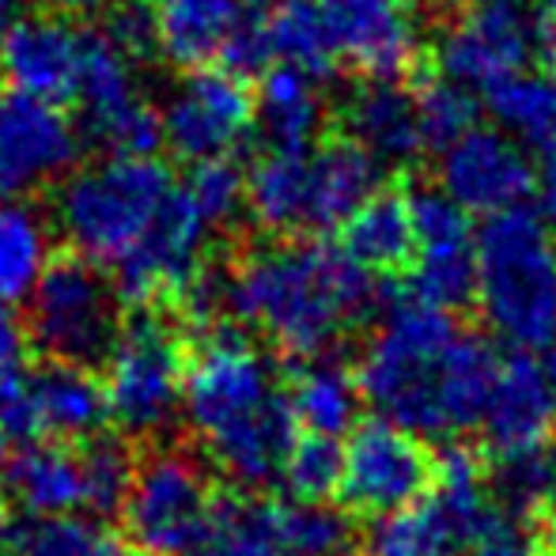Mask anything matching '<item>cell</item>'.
Wrapping results in <instances>:
<instances>
[{
  "label": "cell",
  "instance_id": "obj_34",
  "mask_svg": "<svg viewBox=\"0 0 556 556\" xmlns=\"http://www.w3.org/2000/svg\"><path fill=\"white\" fill-rule=\"evenodd\" d=\"M280 538L273 527V504L216 496L213 522L190 556H280Z\"/></svg>",
  "mask_w": 556,
  "mask_h": 556
},
{
  "label": "cell",
  "instance_id": "obj_40",
  "mask_svg": "<svg viewBox=\"0 0 556 556\" xmlns=\"http://www.w3.org/2000/svg\"><path fill=\"white\" fill-rule=\"evenodd\" d=\"M469 556H542L538 553V542L527 527H522V515L515 511H492V519L484 522L481 538H477L473 553Z\"/></svg>",
  "mask_w": 556,
  "mask_h": 556
},
{
  "label": "cell",
  "instance_id": "obj_28",
  "mask_svg": "<svg viewBox=\"0 0 556 556\" xmlns=\"http://www.w3.org/2000/svg\"><path fill=\"white\" fill-rule=\"evenodd\" d=\"M341 250L367 273H394L413 257V213L397 193L375 190L341 224Z\"/></svg>",
  "mask_w": 556,
  "mask_h": 556
},
{
  "label": "cell",
  "instance_id": "obj_7",
  "mask_svg": "<svg viewBox=\"0 0 556 556\" xmlns=\"http://www.w3.org/2000/svg\"><path fill=\"white\" fill-rule=\"evenodd\" d=\"M125 303L103 265L65 250L50 257L27 292V344L50 364L103 371L122 333Z\"/></svg>",
  "mask_w": 556,
  "mask_h": 556
},
{
  "label": "cell",
  "instance_id": "obj_35",
  "mask_svg": "<svg viewBox=\"0 0 556 556\" xmlns=\"http://www.w3.org/2000/svg\"><path fill=\"white\" fill-rule=\"evenodd\" d=\"M76 446H80L84 466V511L111 519L122 511L125 489H129L132 466H137V451L122 435L103 432V428L88 440H76Z\"/></svg>",
  "mask_w": 556,
  "mask_h": 556
},
{
  "label": "cell",
  "instance_id": "obj_5",
  "mask_svg": "<svg viewBox=\"0 0 556 556\" xmlns=\"http://www.w3.org/2000/svg\"><path fill=\"white\" fill-rule=\"evenodd\" d=\"M473 300L489 330L515 352L556 341V231L534 208L492 213L477 231Z\"/></svg>",
  "mask_w": 556,
  "mask_h": 556
},
{
  "label": "cell",
  "instance_id": "obj_36",
  "mask_svg": "<svg viewBox=\"0 0 556 556\" xmlns=\"http://www.w3.org/2000/svg\"><path fill=\"white\" fill-rule=\"evenodd\" d=\"M273 527H277L280 549L295 556H349L352 549L349 519L326 500L273 504Z\"/></svg>",
  "mask_w": 556,
  "mask_h": 556
},
{
  "label": "cell",
  "instance_id": "obj_10",
  "mask_svg": "<svg viewBox=\"0 0 556 556\" xmlns=\"http://www.w3.org/2000/svg\"><path fill=\"white\" fill-rule=\"evenodd\" d=\"M492 500L477 458L451 446L435 462L432 489L390 515H375L367 556H469L492 519Z\"/></svg>",
  "mask_w": 556,
  "mask_h": 556
},
{
  "label": "cell",
  "instance_id": "obj_25",
  "mask_svg": "<svg viewBox=\"0 0 556 556\" xmlns=\"http://www.w3.org/2000/svg\"><path fill=\"white\" fill-rule=\"evenodd\" d=\"M257 0H155L160 53L178 68L213 65Z\"/></svg>",
  "mask_w": 556,
  "mask_h": 556
},
{
  "label": "cell",
  "instance_id": "obj_50",
  "mask_svg": "<svg viewBox=\"0 0 556 556\" xmlns=\"http://www.w3.org/2000/svg\"><path fill=\"white\" fill-rule=\"evenodd\" d=\"M0 443H4V440H0Z\"/></svg>",
  "mask_w": 556,
  "mask_h": 556
},
{
  "label": "cell",
  "instance_id": "obj_46",
  "mask_svg": "<svg viewBox=\"0 0 556 556\" xmlns=\"http://www.w3.org/2000/svg\"><path fill=\"white\" fill-rule=\"evenodd\" d=\"M549 522H545V534H542V542H545V553L556 556V507H549Z\"/></svg>",
  "mask_w": 556,
  "mask_h": 556
},
{
  "label": "cell",
  "instance_id": "obj_8",
  "mask_svg": "<svg viewBox=\"0 0 556 556\" xmlns=\"http://www.w3.org/2000/svg\"><path fill=\"white\" fill-rule=\"evenodd\" d=\"M190 344L167 303H140L122 318V333L106 359V409L129 440H155L182 405Z\"/></svg>",
  "mask_w": 556,
  "mask_h": 556
},
{
  "label": "cell",
  "instance_id": "obj_9",
  "mask_svg": "<svg viewBox=\"0 0 556 556\" xmlns=\"http://www.w3.org/2000/svg\"><path fill=\"white\" fill-rule=\"evenodd\" d=\"M216 496L220 492L198 454L182 446H148L137 454L122 500L129 549L140 556H190L213 522Z\"/></svg>",
  "mask_w": 556,
  "mask_h": 556
},
{
  "label": "cell",
  "instance_id": "obj_4",
  "mask_svg": "<svg viewBox=\"0 0 556 556\" xmlns=\"http://www.w3.org/2000/svg\"><path fill=\"white\" fill-rule=\"evenodd\" d=\"M382 163L352 140L265 144L242 175V208L273 235H323L379 190Z\"/></svg>",
  "mask_w": 556,
  "mask_h": 556
},
{
  "label": "cell",
  "instance_id": "obj_41",
  "mask_svg": "<svg viewBox=\"0 0 556 556\" xmlns=\"http://www.w3.org/2000/svg\"><path fill=\"white\" fill-rule=\"evenodd\" d=\"M27 349L30 344L23 323L8 311V303H0V379L27 371Z\"/></svg>",
  "mask_w": 556,
  "mask_h": 556
},
{
  "label": "cell",
  "instance_id": "obj_16",
  "mask_svg": "<svg viewBox=\"0 0 556 556\" xmlns=\"http://www.w3.org/2000/svg\"><path fill=\"white\" fill-rule=\"evenodd\" d=\"M80 129L50 99L0 88V198H27L80 160Z\"/></svg>",
  "mask_w": 556,
  "mask_h": 556
},
{
  "label": "cell",
  "instance_id": "obj_47",
  "mask_svg": "<svg viewBox=\"0 0 556 556\" xmlns=\"http://www.w3.org/2000/svg\"><path fill=\"white\" fill-rule=\"evenodd\" d=\"M8 530H12V515H8L4 504H0V549H8Z\"/></svg>",
  "mask_w": 556,
  "mask_h": 556
},
{
  "label": "cell",
  "instance_id": "obj_6",
  "mask_svg": "<svg viewBox=\"0 0 556 556\" xmlns=\"http://www.w3.org/2000/svg\"><path fill=\"white\" fill-rule=\"evenodd\" d=\"M170 186L175 175L155 155H111L65 175L53 216L68 247L106 269L137 247Z\"/></svg>",
  "mask_w": 556,
  "mask_h": 556
},
{
  "label": "cell",
  "instance_id": "obj_19",
  "mask_svg": "<svg viewBox=\"0 0 556 556\" xmlns=\"http://www.w3.org/2000/svg\"><path fill=\"white\" fill-rule=\"evenodd\" d=\"M337 65L364 76H402L417 61L425 15L417 0H318Z\"/></svg>",
  "mask_w": 556,
  "mask_h": 556
},
{
  "label": "cell",
  "instance_id": "obj_17",
  "mask_svg": "<svg viewBox=\"0 0 556 556\" xmlns=\"http://www.w3.org/2000/svg\"><path fill=\"white\" fill-rule=\"evenodd\" d=\"M530 152L500 125H469L440 148V190L466 213H504L530 198Z\"/></svg>",
  "mask_w": 556,
  "mask_h": 556
},
{
  "label": "cell",
  "instance_id": "obj_1",
  "mask_svg": "<svg viewBox=\"0 0 556 556\" xmlns=\"http://www.w3.org/2000/svg\"><path fill=\"white\" fill-rule=\"evenodd\" d=\"M500 356L451 311L405 295L390 300L359 359V394L375 413L417 435H458L481 425Z\"/></svg>",
  "mask_w": 556,
  "mask_h": 556
},
{
  "label": "cell",
  "instance_id": "obj_18",
  "mask_svg": "<svg viewBox=\"0 0 556 556\" xmlns=\"http://www.w3.org/2000/svg\"><path fill=\"white\" fill-rule=\"evenodd\" d=\"M413 213V295L435 307H466L473 300L477 231L469 213L443 190H420L409 198Z\"/></svg>",
  "mask_w": 556,
  "mask_h": 556
},
{
  "label": "cell",
  "instance_id": "obj_45",
  "mask_svg": "<svg viewBox=\"0 0 556 556\" xmlns=\"http://www.w3.org/2000/svg\"><path fill=\"white\" fill-rule=\"evenodd\" d=\"M545 359H542V371H545V382H549V394H553V413H556V341L545 344Z\"/></svg>",
  "mask_w": 556,
  "mask_h": 556
},
{
  "label": "cell",
  "instance_id": "obj_23",
  "mask_svg": "<svg viewBox=\"0 0 556 556\" xmlns=\"http://www.w3.org/2000/svg\"><path fill=\"white\" fill-rule=\"evenodd\" d=\"M0 489L23 515L84 511L80 446L68 440H23L0 466Z\"/></svg>",
  "mask_w": 556,
  "mask_h": 556
},
{
  "label": "cell",
  "instance_id": "obj_32",
  "mask_svg": "<svg viewBox=\"0 0 556 556\" xmlns=\"http://www.w3.org/2000/svg\"><path fill=\"white\" fill-rule=\"evenodd\" d=\"M46 262H50V242H46L42 216L23 201L4 198L0 205V303L27 300Z\"/></svg>",
  "mask_w": 556,
  "mask_h": 556
},
{
  "label": "cell",
  "instance_id": "obj_20",
  "mask_svg": "<svg viewBox=\"0 0 556 556\" xmlns=\"http://www.w3.org/2000/svg\"><path fill=\"white\" fill-rule=\"evenodd\" d=\"M84 30L65 15H20L0 30V76L8 88L65 106L80 80Z\"/></svg>",
  "mask_w": 556,
  "mask_h": 556
},
{
  "label": "cell",
  "instance_id": "obj_38",
  "mask_svg": "<svg viewBox=\"0 0 556 556\" xmlns=\"http://www.w3.org/2000/svg\"><path fill=\"white\" fill-rule=\"evenodd\" d=\"M182 186L193 198V205L205 213V220L213 224L216 231L239 220V213H242V170L235 167L231 155L190 163V175L182 178Z\"/></svg>",
  "mask_w": 556,
  "mask_h": 556
},
{
  "label": "cell",
  "instance_id": "obj_14",
  "mask_svg": "<svg viewBox=\"0 0 556 556\" xmlns=\"http://www.w3.org/2000/svg\"><path fill=\"white\" fill-rule=\"evenodd\" d=\"M435 458L417 432L379 417L349 428L337 496L359 515H390L432 489Z\"/></svg>",
  "mask_w": 556,
  "mask_h": 556
},
{
  "label": "cell",
  "instance_id": "obj_27",
  "mask_svg": "<svg viewBox=\"0 0 556 556\" xmlns=\"http://www.w3.org/2000/svg\"><path fill=\"white\" fill-rule=\"evenodd\" d=\"M359 382L344 364L333 356H311L295 367L288 382V405L300 428L315 435H349V428L359 420Z\"/></svg>",
  "mask_w": 556,
  "mask_h": 556
},
{
  "label": "cell",
  "instance_id": "obj_26",
  "mask_svg": "<svg viewBox=\"0 0 556 556\" xmlns=\"http://www.w3.org/2000/svg\"><path fill=\"white\" fill-rule=\"evenodd\" d=\"M315 76L303 68L285 65V61H269L262 68V84L254 91V122L262 129L265 144H311L323 129V91H318Z\"/></svg>",
  "mask_w": 556,
  "mask_h": 556
},
{
  "label": "cell",
  "instance_id": "obj_30",
  "mask_svg": "<svg viewBox=\"0 0 556 556\" xmlns=\"http://www.w3.org/2000/svg\"><path fill=\"white\" fill-rule=\"evenodd\" d=\"M12 556H129V542L99 515H27L8 530Z\"/></svg>",
  "mask_w": 556,
  "mask_h": 556
},
{
  "label": "cell",
  "instance_id": "obj_37",
  "mask_svg": "<svg viewBox=\"0 0 556 556\" xmlns=\"http://www.w3.org/2000/svg\"><path fill=\"white\" fill-rule=\"evenodd\" d=\"M341 477V443L333 435H295L280 481L292 492V500H330Z\"/></svg>",
  "mask_w": 556,
  "mask_h": 556
},
{
  "label": "cell",
  "instance_id": "obj_29",
  "mask_svg": "<svg viewBox=\"0 0 556 556\" xmlns=\"http://www.w3.org/2000/svg\"><path fill=\"white\" fill-rule=\"evenodd\" d=\"M484 96L496 125L527 152H545L556 144V76L530 65L492 84Z\"/></svg>",
  "mask_w": 556,
  "mask_h": 556
},
{
  "label": "cell",
  "instance_id": "obj_49",
  "mask_svg": "<svg viewBox=\"0 0 556 556\" xmlns=\"http://www.w3.org/2000/svg\"><path fill=\"white\" fill-rule=\"evenodd\" d=\"M280 556H295V553H280Z\"/></svg>",
  "mask_w": 556,
  "mask_h": 556
},
{
  "label": "cell",
  "instance_id": "obj_21",
  "mask_svg": "<svg viewBox=\"0 0 556 556\" xmlns=\"http://www.w3.org/2000/svg\"><path fill=\"white\" fill-rule=\"evenodd\" d=\"M344 129L349 140L359 144L375 163H413L425 152L417 117V96L397 76H367L349 99H344Z\"/></svg>",
  "mask_w": 556,
  "mask_h": 556
},
{
  "label": "cell",
  "instance_id": "obj_31",
  "mask_svg": "<svg viewBox=\"0 0 556 556\" xmlns=\"http://www.w3.org/2000/svg\"><path fill=\"white\" fill-rule=\"evenodd\" d=\"M265 38H269L273 61L303 68L315 80H330L333 76L337 53L318 0H269Z\"/></svg>",
  "mask_w": 556,
  "mask_h": 556
},
{
  "label": "cell",
  "instance_id": "obj_39",
  "mask_svg": "<svg viewBox=\"0 0 556 556\" xmlns=\"http://www.w3.org/2000/svg\"><path fill=\"white\" fill-rule=\"evenodd\" d=\"M417 117H420L425 148L440 152L443 144H451L458 132H466L477 122V99L469 88H462V84L443 76V80L428 84L417 96Z\"/></svg>",
  "mask_w": 556,
  "mask_h": 556
},
{
  "label": "cell",
  "instance_id": "obj_2",
  "mask_svg": "<svg viewBox=\"0 0 556 556\" xmlns=\"http://www.w3.org/2000/svg\"><path fill=\"white\" fill-rule=\"evenodd\" d=\"M178 409L227 481L250 492L280 481L300 425L288 405V382L239 326L208 323V333L186 359Z\"/></svg>",
  "mask_w": 556,
  "mask_h": 556
},
{
  "label": "cell",
  "instance_id": "obj_44",
  "mask_svg": "<svg viewBox=\"0 0 556 556\" xmlns=\"http://www.w3.org/2000/svg\"><path fill=\"white\" fill-rule=\"evenodd\" d=\"M27 4L30 0H0V30L12 27L20 15H27Z\"/></svg>",
  "mask_w": 556,
  "mask_h": 556
},
{
  "label": "cell",
  "instance_id": "obj_42",
  "mask_svg": "<svg viewBox=\"0 0 556 556\" xmlns=\"http://www.w3.org/2000/svg\"><path fill=\"white\" fill-rule=\"evenodd\" d=\"M530 198H534V213L556 231V144L545 148V152H538Z\"/></svg>",
  "mask_w": 556,
  "mask_h": 556
},
{
  "label": "cell",
  "instance_id": "obj_15",
  "mask_svg": "<svg viewBox=\"0 0 556 556\" xmlns=\"http://www.w3.org/2000/svg\"><path fill=\"white\" fill-rule=\"evenodd\" d=\"M163 144L182 163L235 155L254 129V88L235 68L193 65L160 114Z\"/></svg>",
  "mask_w": 556,
  "mask_h": 556
},
{
  "label": "cell",
  "instance_id": "obj_11",
  "mask_svg": "<svg viewBox=\"0 0 556 556\" xmlns=\"http://www.w3.org/2000/svg\"><path fill=\"white\" fill-rule=\"evenodd\" d=\"M549 50V20L530 0H469L443 27L435 61L469 91H489Z\"/></svg>",
  "mask_w": 556,
  "mask_h": 556
},
{
  "label": "cell",
  "instance_id": "obj_12",
  "mask_svg": "<svg viewBox=\"0 0 556 556\" xmlns=\"http://www.w3.org/2000/svg\"><path fill=\"white\" fill-rule=\"evenodd\" d=\"M80 140L111 155H155L163 148L160 111L140 96L137 61L106 30H84L80 80H76Z\"/></svg>",
  "mask_w": 556,
  "mask_h": 556
},
{
  "label": "cell",
  "instance_id": "obj_43",
  "mask_svg": "<svg viewBox=\"0 0 556 556\" xmlns=\"http://www.w3.org/2000/svg\"><path fill=\"white\" fill-rule=\"evenodd\" d=\"M53 15H65V20H96V15L111 12L114 0H46Z\"/></svg>",
  "mask_w": 556,
  "mask_h": 556
},
{
  "label": "cell",
  "instance_id": "obj_3",
  "mask_svg": "<svg viewBox=\"0 0 556 556\" xmlns=\"http://www.w3.org/2000/svg\"><path fill=\"white\" fill-rule=\"evenodd\" d=\"M224 307L285 356H333L382 307L375 273L326 242H269L224 277Z\"/></svg>",
  "mask_w": 556,
  "mask_h": 556
},
{
  "label": "cell",
  "instance_id": "obj_13",
  "mask_svg": "<svg viewBox=\"0 0 556 556\" xmlns=\"http://www.w3.org/2000/svg\"><path fill=\"white\" fill-rule=\"evenodd\" d=\"M216 227L205 220L186 186L175 178L170 193L163 198L155 220L137 239V247L114 262V288L125 307L140 303H175L186 288L205 269L208 239Z\"/></svg>",
  "mask_w": 556,
  "mask_h": 556
},
{
  "label": "cell",
  "instance_id": "obj_22",
  "mask_svg": "<svg viewBox=\"0 0 556 556\" xmlns=\"http://www.w3.org/2000/svg\"><path fill=\"white\" fill-rule=\"evenodd\" d=\"M553 420V394L542 364L530 352H515V356L500 359L481 425H477L489 440L492 454L542 440V435H549Z\"/></svg>",
  "mask_w": 556,
  "mask_h": 556
},
{
  "label": "cell",
  "instance_id": "obj_33",
  "mask_svg": "<svg viewBox=\"0 0 556 556\" xmlns=\"http://www.w3.org/2000/svg\"><path fill=\"white\" fill-rule=\"evenodd\" d=\"M492 489L515 515L556 507V440L542 435L515 451H500L492 462Z\"/></svg>",
  "mask_w": 556,
  "mask_h": 556
},
{
  "label": "cell",
  "instance_id": "obj_24",
  "mask_svg": "<svg viewBox=\"0 0 556 556\" xmlns=\"http://www.w3.org/2000/svg\"><path fill=\"white\" fill-rule=\"evenodd\" d=\"M30 405H35L38 435L50 440H88L99 428H106L111 409H106V390L96 379V371L68 364H50L27 371Z\"/></svg>",
  "mask_w": 556,
  "mask_h": 556
},
{
  "label": "cell",
  "instance_id": "obj_48",
  "mask_svg": "<svg viewBox=\"0 0 556 556\" xmlns=\"http://www.w3.org/2000/svg\"><path fill=\"white\" fill-rule=\"evenodd\" d=\"M542 4H545V20L556 27V0H542Z\"/></svg>",
  "mask_w": 556,
  "mask_h": 556
}]
</instances>
